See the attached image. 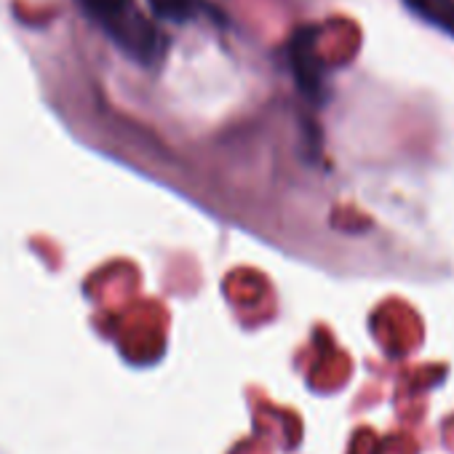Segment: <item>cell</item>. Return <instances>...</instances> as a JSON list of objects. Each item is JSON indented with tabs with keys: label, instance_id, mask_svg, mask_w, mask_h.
Returning a JSON list of instances; mask_svg holds the SVG:
<instances>
[{
	"label": "cell",
	"instance_id": "1",
	"mask_svg": "<svg viewBox=\"0 0 454 454\" xmlns=\"http://www.w3.org/2000/svg\"><path fill=\"white\" fill-rule=\"evenodd\" d=\"M78 4L126 57L139 65H155L160 59L166 41L137 0H78Z\"/></svg>",
	"mask_w": 454,
	"mask_h": 454
},
{
	"label": "cell",
	"instance_id": "2",
	"mask_svg": "<svg viewBox=\"0 0 454 454\" xmlns=\"http://www.w3.org/2000/svg\"><path fill=\"white\" fill-rule=\"evenodd\" d=\"M289 59H292V70L297 75L300 89L308 97L321 99V94H324V67H321V59H318V51H316V33L313 30H300L292 38Z\"/></svg>",
	"mask_w": 454,
	"mask_h": 454
},
{
	"label": "cell",
	"instance_id": "3",
	"mask_svg": "<svg viewBox=\"0 0 454 454\" xmlns=\"http://www.w3.org/2000/svg\"><path fill=\"white\" fill-rule=\"evenodd\" d=\"M155 17L168 20V22H192L198 17L216 20L219 12H214L203 0H147Z\"/></svg>",
	"mask_w": 454,
	"mask_h": 454
},
{
	"label": "cell",
	"instance_id": "4",
	"mask_svg": "<svg viewBox=\"0 0 454 454\" xmlns=\"http://www.w3.org/2000/svg\"><path fill=\"white\" fill-rule=\"evenodd\" d=\"M403 4L422 22L454 38V0H403Z\"/></svg>",
	"mask_w": 454,
	"mask_h": 454
}]
</instances>
